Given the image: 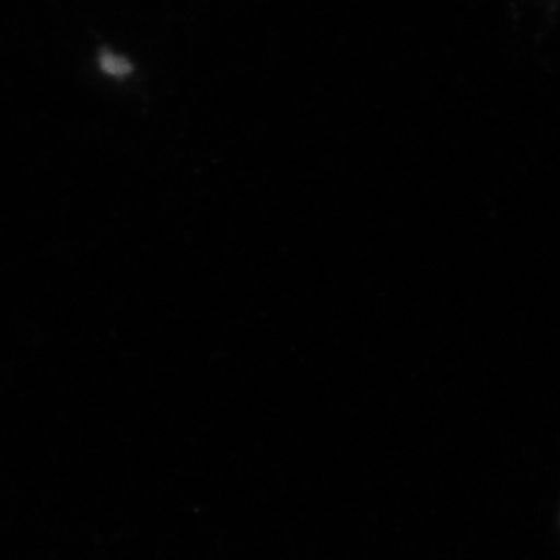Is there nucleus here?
Listing matches in <instances>:
<instances>
[{"label":"nucleus","mask_w":560,"mask_h":560,"mask_svg":"<svg viewBox=\"0 0 560 560\" xmlns=\"http://www.w3.org/2000/svg\"><path fill=\"white\" fill-rule=\"evenodd\" d=\"M103 69L113 75H127L130 72V65L121 58L114 57V55H105L102 60Z\"/></svg>","instance_id":"nucleus-1"}]
</instances>
